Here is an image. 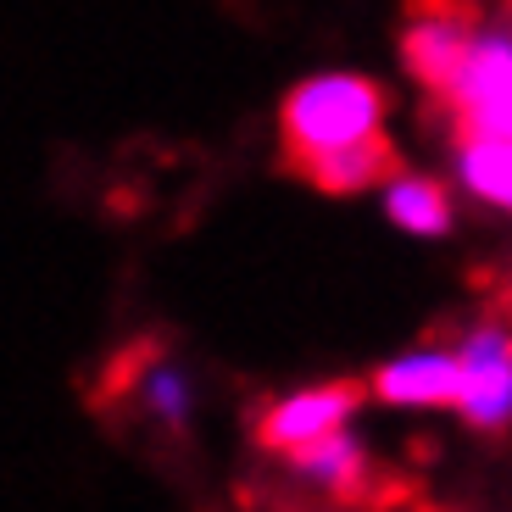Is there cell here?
Here are the masks:
<instances>
[{"instance_id": "obj_9", "label": "cell", "mask_w": 512, "mask_h": 512, "mask_svg": "<svg viewBox=\"0 0 512 512\" xmlns=\"http://www.w3.org/2000/svg\"><path fill=\"white\" fill-rule=\"evenodd\" d=\"M307 173V184H318L323 195H362L373 190V184H390V173H396V151H390V140H368V145H351V151L340 156H323V162L301 167Z\"/></svg>"}, {"instance_id": "obj_8", "label": "cell", "mask_w": 512, "mask_h": 512, "mask_svg": "<svg viewBox=\"0 0 512 512\" xmlns=\"http://www.w3.org/2000/svg\"><path fill=\"white\" fill-rule=\"evenodd\" d=\"M290 468L307 485H318L323 496H357L362 485H368V446H362V435H334L323 440V446H307V451H295Z\"/></svg>"}, {"instance_id": "obj_1", "label": "cell", "mask_w": 512, "mask_h": 512, "mask_svg": "<svg viewBox=\"0 0 512 512\" xmlns=\"http://www.w3.org/2000/svg\"><path fill=\"white\" fill-rule=\"evenodd\" d=\"M384 134V90L368 73L323 67L295 78L279 101V140L295 167H312L323 156H340L351 145H368Z\"/></svg>"}, {"instance_id": "obj_5", "label": "cell", "mask_w": 512, "mask_h": 512, "mask_svg": "<svg viewBox=\"0 0 512 512\" xmlns=\"http://www.w3.org/2000/svg\"><path fill=\"white\" fill-rule=\"evenodd\" d=\"M462 362V396L457 412L485 435H501L512 423V329L507 323H474L457 340Z\"/></svg>"}, {"instance_id": "obj_7", "label": "cell", "mask_w": 512, "mask_h": 512, "mask_svg": "<svg viewBox=\"0 0 512 512\" xmlns=\"http://www.w3.org/2000/svg\"><path fill=\"white\" fill-rule=\"evenodd\" d=\"M379 206H384V218L396 223L401 234H412V240H440V234H451V223H457L451 190L435 173H412V167H396V173H390V184L379 190Z\"/></svg>"}, {"instance_id": "obj_4", "label": "cell", "mask_w": 512, "mask_h": 512, "mask_svg": "<svg viewBox=\"0 0 512 512\" xmlns=\"http://www.w3.org/2000/svg\"><path fill=\"white\" fill-rule=\"evenodd\" d=\"M479 23L462 0H418L401 23V67L412 73V84H423L429 95H446L451 78L462 73L468 51H474L479 39Z\"/></svg>"}, {"instance_id": "obj_10", "label": "cell", "mask_w": 512, "mask_h": 512, "mask_svg": "<svg viewBox=\"0 0 512 512\" xmlns=\"http://www.w3.org/2000/svg\"><path fill=\"white\" fill-rule=\"evenodd\" d=\"M451 167H457V184L474 201L512 212V140H457Z\"/></svg>"}, {"instance_id": "obj_6", "label": "cell", "mask_w": 512, "mask_h": 512, "mask_svg": "<svg viewBox=\"0 0 512 512\" xmlns=\"http://www.w3.org/2000/svg\"><path fill=\"white\" fill-rule=\"evenodd\" d=\"M368 396L384 401V407H407V412H423V407H451L457 412V396H462L457 346L396 351L390 362H379V368L368 373Z\"/></svg>"}, {"instance_id": "obj_11", "label": "cell", "mask_w": 512, "mask_h": 512, "mask_svg": "<svg viewBox=\"0 0 512 512\" xmlns=\"http://www.w3.org/2000/svg\"><path fill=\"white\" fill-rule=\"evenodd\" d=\"M140 407L151 412L162 429H190V418H195V373L184 368V362H173V357H156L151 368L140 373Z\"/></svg>"}, {"instance_id": "obj_3", "label": "cell", "mask_w": 512, "mask_h": 512, "mask_svg": "<svg viewBox=\"0 0 512 512\" xmlns=\"http://www.w3.org/2000/svg\"><path fill=\"white\" fill-rule=\"evenodd\" d=\"M362 401H368V384H357V379H318V384H301V390H284L279 401L262 407L256 440L268 451L295 457V451L346 435Z\"/></svg>"}, {"instance_id": "obj_2", "label": "cell", "mask_w": 512, "mask_h": 512, "mask_svg": "<svg viewBox=\"0 0 512 512\" xmlns=\"http://www.w3.org/2000/svg\"><path fill=\"white\" fill-rule=\"evenodd\" d=\"M457 140H512V17L479 23V39L440 95Z\"/></svg>"}]
</instances>
